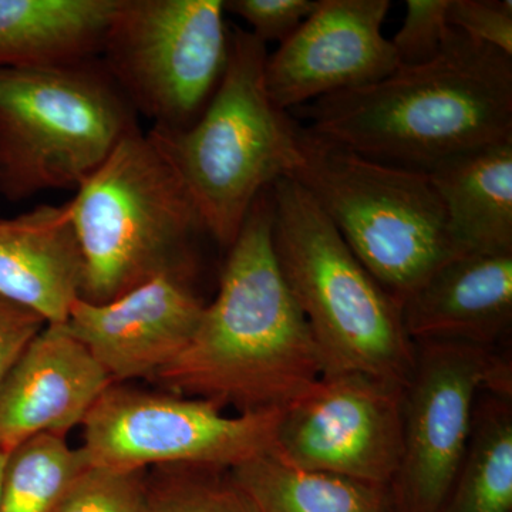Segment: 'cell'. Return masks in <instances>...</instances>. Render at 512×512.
I'll return each instance as SVG.
<instances>
[{
    "label": "cell",
    "instance_id": "cell-26",
    "mask_svg": "<svg viewBox=\"0 0 512 512\" xmlns=\"http://www.w3.org/2000/svg\"><path fill=\"white\" fill-rule=\"evenodd\" d=\"M318 0H227L224 9L251 26L259 42L284 43L315 10Z\"/></svg>",
    "mask_w": 512,
    "mask_h": 512
},
{
    "label": "cell",
    "instance_id": "cell-27",
    "mask_svg": "<svg viewBox=\"0 0 512 512\" xmlns=\"http://www.w3.org/2000/svg\"><path fill=\"white\" fill-rule=\"evenodd\" d=\"M46 325L37 313L0 295V383Z\"/></svg>",
    "mask_w": 512,
    "mask_h": 512
},
{
    "label": "cell",
    "instance_id": "cell-18",
    "mask_svg": "<svg viewBox=\"0 0 512 512\" xmlns=\"http://www.w3.org/2000/svg\"><path fill=\"white\" fill-rule=\"evenodd\" d=\"M119 0H0V69L97 59Z\"/></svg>",
    "mask_w": 512,
    "mask_h": 512
},
{
    "label": "cell",
    "instance_id": "cell-15",
    "mask_svg": "<svg viewBox=\"0 0 512 512\" xmlns=\"http://www.w3.org/2000/svg\"><path fill=\"white\" fill-rule=\"evenodd\" d=\"M402 313L414 343L495 348L512 326V254L451 259L404 301Z\"/></svg>",
    "mask_w": 512,
    "mask_h": 512
},
{
    "label": "cell",
    "instance_id": "cell-5",
    "mask_svg": "<svg viewBox=\"0 0 512 512\" xmlns=\"http://www.w3.org/2000/svg\"><path fill=\"white\" fill-rule=\"evenodd\" d=\"M67 204L84 301H113L165 272L194 274L195 241L207 232L173 165L138 127Z\"/></svg>",
    "mask_w": 512,
    "mask_h": 512
},
{
    "label": "cell",
    "instance_id": "cell-14",
    "mask_svg": "<svg viewBox=\"0 0 512 512\" xmlns=\"http://www.w3.org/2000/svg\"><path fill=\"white\" fill-rule=\"evenodd\" d=\"M111 384L63 325H46L0 383V453L39 434L67 436Z\"/></svg>",
    "mask_w": 512,
    "mask_h": 512
},
{
    "label": "cell",
    "instance_id": "cell-23",
    "mask_svg": "<svg viewBox=\"0 0 512 512\" xmlns=\"http://www.w3.org/2000/svg\"><path fill=\"white\" fill-rule=\"evenodd\" d=\"M147 471L86 466L69 485L55 512H144Z\"/></svg>",
    "mask_w": 512,
    "mask_h": 512
},
{
    "label": "cell",
    "instance_id": "cell-1",
    "mask_svg": "<svg viewBox=\"0 0 512 512\" xmlns=\"http://www.w3.org/2000/svg\"><path fill=\"white\" fill-rule=\"evenodd\" d=\"M274 202L256 198L194 335L153 377L165 392L238 414L285 410L323 376L308 322L276 261Z\"/></svg>",
    "mask_w": 512,
    "mask_h": 512
},
{
    "label": "cell",
    "instance_id": "cell-17",
    "mask_svg": "<svg viewBox=\"0 0 512 512\" xmlns=\"http://www.w3.org/2000/svg\"><path fill=\"white\" fill-rule=\"evenodd\" d=\"M458 256L512 254V141L429 173Z\"/></svg>",
    "mask_w": 512,
    "mask_h": 512
},
{
    "label": "cell",
    "instance_id": "cell-22",
    "mask_svg": "<svg viewBox=\"0 0 512 512\" xmlns=\"http://www.w3.org/2000/svg\"><path fill=\"white\" fill-rule=\"evenodd\" d=\"M144 512H259L231 470L163 466L147 471Z\"/></svg>",
    "mask_w": 512,
    "mask_h": 512
},
{
    "label": "cell",
    "instance_id": "cell-25",
    "mask_svg": "<svg viewBox=\"0 0 512 512\" xmlns=\"http://www.w3.org/2000/svg\"><path fill=\"white\" fill-rule=\"evenodd\" d=\"M448 25L512 56L511 0H450Z\"/></svg>",
    "mask_w": 512,
    "mask_h": 512
},
{
    "label": "cell",
    "instance_id": "cell-21",
    "mask_svg": "<svg viewBox=\"0 0 512 512\" xmlns=\"http://www.w3.org/2000/svg\"><path fill=\"white\" fill-rule=\"evenodd\" d=\"M86 467L66 436L39 434L6 458L0 512H55L69 485Z\"/></svg>",
    "mask_w": 512,
    "mask_h": 512
},
{
    "label": "cell",
    "instance_id": "cell-19",
    "mask_svg": "<svg viewBox=\"0 0 512 512\" xmlns=\"http://www.w3.org/2000/svg\"><path fill=\"white\" fill-rule=\"evenodd\" d=\"M231 474L259 512H387L384 488L301 470L271 453L232 468Z\"/></svg>",
    "mask_w": 512,
    "mask_h": 512
},
{
    "label": "cell",
    "instance_id": "cell-9",
    "mask_svg": "<svg viewBox=\"0 0 512 512\" xmlns=\"http://www.w3.org/2000/svg\"><path fill=\"white\" fill-rule=\"evenodd\" d=\"M284 410L228 416L197 397L111 384L82 423L86 466L232 470L272 453Z\"/></svg>",
    "mask_w": 512,
    "mask_h": 512
},
{
    "label": "cell",
    "instance_id": "cell-4",
    "mask_svg": "<svg viewBox=\"0 0 512 512\" xmlns=\"http://www.w3.org/2000/svg\"><path fill=\"white\" fill-rule=\"evenodd\" d=\"M266 57L264 43L235 26L227 69L200 119L185 130L148 133L183 181L207 235L227 249L256 198L298 163L299 123L269 97Z\"/></svg>",
    "mask_w": 512,
    "mask_h": 512
},
{
    "label": "cell",
    "instance_id": "cell-11",
    "mask_svg": "<svg viewBox=\"0 0 512 512\" xmlns=\"http://www.w3.org/2000/svg\"><path fill=\"white\" fill-rule=\"evenodd\" d=\"M403 390L359 373L322 376L282 413L271 454L387 490L402 460Z\"/></svg>",
    "mask_w": 512,
    "mask_h": 512
},
{
    "label": "cell",
    "instance_id": "cell-28",
    "mask_svg": "<svg viewBox=\"0 0 512 512\" xmlns=\"http://www.w3.org/2000/svg\"><path fill=\"white\" fill-rule=\"evenodd\" d=\"M6 458L8 454L0 453V487H2L3 470H5Z\"/></svg>",
    "mask_w": 512,
    "mask_h": 512
},
{
    "label": "cell",
    "instance_id": "cell-20",
    "mask_svg": "<svg viewBox=\"0 0 512 512\" xmlns=\"http://www.w3.org/2000/svg\"><path fill=\"white\" fill-rule=\"evenodd\" d=\"M463 463L440 512H511V397L483 392Z\"/></svg>",
    "mask_w": 512,
    "mask_h": 512
},
{
    "label": "cell",
    "instance_id": "cell-3",
    "mask_svg": "<svg viewBox=\"0 0 512 512\" xmlns=\"http://www.w3.org/2000/svg\"><path fill=\"white\" fill-rule=\"evenodd\" d=\"M276 261L323 362V376L359 373L404 387L416 343L402 306L353 254L328 215L291 177L271 187Z\"/></svg>",
    "mask_w": 512,
    "mask_h": 512
},
{
    "label": "cell",
    "instance_id": "cell-7",
    "mask_svg": "<svg viewBox=\"0 0 512 512\" xmlns=\"http://www.w3.org/2000/svg\"><path fill=\"white\" fill-rule=\"evenodd\" d=\"M136 128L100 57L0 69V195L77 188Z\"/></svg>",
    "mask_w": 512,
    "mask_h": 512
},
{
    "label": "cell",
    "instance_id": "cell-2",
    "mask_svg": "<svg viewBox=\"0 0 512 512\" xmlns=\"http://www.w3.org/2000/svg\"><path fill=\"white\" fill-rule=\"evenodd\" d=\"M320 138L429 174L512 141V56L451 28L436 59L306 107Z\"/></svg>",
    "mask_w": 512,
    "mask_h": 512
},
{
    "label": "cell",
    "instance_id": "cell-10",
    "mask_svg": "<svg viewBox=\"0 0 512 512\" xmlns=\"http://www.w3.org/2000/svg\"><path fill=\"white\" fill-rule=\"evenodd\" d=\"M403 390V451L387 487L394 512H440L466 454L478 394L511 397V365L494 348L424 340Z\"/></svg>",
    "mask_w": 512,
    "mask_h": 512
},
{
    "label": "cell",
    "instance_id": "cell-6",
    "mask_svg": "<svg viewBox=\"0 0 512 512\" xmlns=\"http://www.w3.org/2000/svg\"><path fill=\"white\" fill-rule=\"evenodd\" d=\"M394 301H404L457 258L430 175L380 163L299 124L291 175Z\"/></svg>",
    "mask_w": 512,
    "mask_h": 512
},
{
    "label": "cell",
    "instance_id": "cell-8",
    "mask_svg": "<svg viewBox=\"0 0 512 512\" xmlns=\"http://www.w3.org/2000/svg\"><path fill=\"white\" fill-rule=\"evenodd\" d=\"M224 0H119L104 67L154 128L185 130L207 109L229 57Z\"/></svg>",
    "mask_w": 512,
    "mask_h": 512
},
{
    "label": "cell",
    "instance_id": "cell-16",
    "mask_svg": "<svg viewBox=\"0 0 512 512\" xmlns=\"http://www.w3.org/2000/svg\"><path fill=\"white\" fill-rule=\"evenodd\" d=\"M83 259L69 204L0 218V295L63 325L80 298Z\"/></svg>",
    "mask_w": 512,
    "mask_h": 512
},
{
    "label": "cell",
    "instance_id": "cell-13",
    "mask_svg": "<svg viewBox=\"0 0 512 512\" xmlns=\"http://www.w3.org/2000/svg\"><path fill=\"white\" fill-rule=\"evenodd\" d=\"M191 275L165 272L106 303L79 298L63 323L113 383L150 379L190 342L205 303Z\"/></svg>",
    "mask_w": 512,
    "mask_h": 512
},
{
    "label": "cell",
    "instance_id": "cell-24",
    "mask_svg": "<svg viewBox=\"0 0 512 512\" xmlns=\"http://www.w3.org/2000/svg\"><path fill=\"white\" fill-rule=\"evenodd\" d=\"M448 5L450 0H407L402 28L390 40L400 66H420L440 55L451 29Z\"/></svg>",
    "mask_w": 512,
    "mask_h": 512
},
{
    "label": "cell",
    "instance_id": "cell-12",
    "mask_svg": "<svg viewBox=\"0 0 512 512\" xmlns=\"http://www.w3.org/2000/svg\"><path fill=\"white\" fill-rule=\"evenodd\" d=\"M389 0H318L274 55L266 57L265 84L288 111L330 94L380 82L400 63L383 36Z\"/></svg>",
    "mask_w": 512,
    "mask_h": 512
}]
</instances>
